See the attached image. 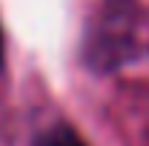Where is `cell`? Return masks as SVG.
I'll list each match as a JSON object with an SVG mask.
<instances>
[{
	"instance_id": "obj_1",
	"label": "cell",
	"mask_w": 149,
	"mask_h": 146,
	"mask_svg": "<svg viewBox=\"0 0 149 146\" xmlns=\"http://www.w3.org/2000/svg\"><path fill=\"white\" fill-rule=\"evenodd\" d=\"M141 29L143 12L135 0H100L86 29L83 60L100 74L129 63L141 49Z\"/></svg>"
},
{
	"instance_id": "obj_3",
	"label": "cell",
	"mask_w": 149,
	"mask_h": 146,
	"mask_svg": "<svg viewBox=\"0 0 149 146\" xmlns=\"http://www.w3.org/2000/svg\"><path fill=\"white\" fill-rule=\"evenodd\" d=\"M6 46H3V32H0V72H3V66H6V52H3Z\"/></svg>"
},
{
	"instance_id": "obj_2",
	"label": "cell",
	"mask_w": 149,
	"mask_h": 146,
	"mask_svg": "<svg viewBox=\"0 0 149 146\" xmlns=\"http://www.w3.org/2000/svg\"><path fill=\"white\" fill-rule=\"evenodd\" d=\"M32 146H89V143H86V140L80 138V132L72 129L66 120H57L52 126H46L43 132H37Z\"/></svg>"
}]
</instances>
